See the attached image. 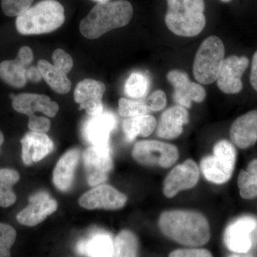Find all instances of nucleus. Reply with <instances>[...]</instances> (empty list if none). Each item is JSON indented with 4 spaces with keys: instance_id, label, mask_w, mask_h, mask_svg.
<instances>
[{
    "instance_id": "27",
    "label": "nucleus",
    "mask_w": 257,
    "mask_h": 257,
    "mask_svg": "<svg viewBox=\"0 0 257 257\" xmlns=\"http://www.w3.org/2000/svg\"><path fill=\"white\" fill-rule=\"evenodd\" d=\"M240 196L244 199L257 197V159L248 164L246 170H241L238 177Z\"/></svg>"
},
{
    "instance_id": "20",
    "label": "nucleus",
    "mask_w": 257,
    "mask_h": 257,
    "mask_svg": "<svg viewBox=\"0 0 257 257\" xmlns=\"http://www.w3.org/2000/svg\"><path fill=\"white\" fill-rule=\"evenodd\" d=\"M231 142L240 149H247L257 141V110L248 111L235 120L230 128Z\"/></svg>"
},
{
    "instance_id": "31",
    "label": "nucleus",
    "mask_w": 257,
    "mask_h": 257,
    "mask_svg": "<svg viewBox=\"0 0 257 257\" xmlns=\"http://www.w3.org/2000/svg\"><path fill=\"white\" fill-rule=\"evenodd\" d=\"M16 238L17 232L14 227L0 223V257H11L10 250Z\"/></svg>"
},
{
    "instance_id": "5",
    "label": "nucleus",
    "mask_w": 257,
    "mask_h": 257,
    "mask_svg": "<svg viewBox=\"0 0 257 257\" xmlns=\"http://www.w3.org/2000/svg\"><path fill=\"white\" fill-rule=\"evenodd\" d=\"M224 44L219 37L211 36L203 41L193 65L194 78L202 84L215 82L224 60Z\"/></svg>"
},
{
    "instance_id": "25",
    "label": "nucleus",
    "mask_w": 257,
    "mask_h": 257,
    "mask_svg": "<svg viewBox=\"0 0 257 257\" xmlns=\"http://www.w3.org/2000/svg\"><path fill=\"white\" fill-rule=\"evenodd\" d=\"M27 68L15 59L0 63V79L14 88H23L26 84Z\"/></svg>"
},
{
    "instance_id": "43",
    "label": "nucleus",
    "mask_w": 257,
    "mask_h": 257,
    "mask_svg": "<svg viewBox=\"0 0 257 257\" xmlns=\"http://www.w3.org/2000/svg\"><path fill=\"white\" fill-rule=\"evenodd\" d=\"M221 1L223 2V3H229L231 0H221Z\"/></svg>"
},
{
    "instance_id": "21",
    "label": "nucleus",
    "mask_w": 257,
    "mask_h": 257,
    "mask_svg": "<svg viewBox=\"0 0 257 257\" xmlns=\"http://www.w3.org/2000/svg\"><path fill=\"white\" fill-rule=\"evenodd\" d=\"M189 122V113L183 106H172L161 116L157 125V135L165 140L179 138L183 132V126Z\"/></svg>"
},
{
    "instance_id": "6",
    "label": "nucleus",
    "mask_w": 257,
    "mask_h": 257,
    "mask_svg": "<svg viewBox=\"0 0 257 257\" xmlns=\"http://www.w3.org/2000/svg\"><path fill=\"white\" fill-rule=\"evenodd\" d=\"M236 151L232 143L221 140L214 147V155L204 157L201 170L209 182L216 184L226 183L234 170Z\"/></svg>"
},
{
    "instance_id": "7",
    "label": "nucleus",
    "mask_w": 257,
    "mask_h": 257,
    "mask_svg": "<svg viewBox=\"0 0 257 257\" xmlns=\"http://www.w3.org/2000/svg\"><path fill=\"white\" fill-rule=\"evenodd\" d=\"M133 157L141 165L169 168L178 160L179 151L177 147L171 144L145 140L135 145Z\"/></svg>"
},
{
    "instance_id": "13",
    "label": "nucleus",
    "mask_w": 257,
    "mask_h": 257,
    "mask_svg": "<svg viewBox=\"0 0 257 257\" xmlns=\"http://www.w3.org/2000/svg\"><path fill=\"white\" fill-rule=\"evenodd\" d=\"M199 178V167L192 160H187L175 167L166 177L163 192L166 197L172 198L181 191L194 187Z\"/></svg>"
},
{
    "instance_id": "37",
    "label": "nucleus",
    "mask_w": 257,
    "mask_h": 257,
    "mask_svg": "<svg viewBox=\"0 0 257 257\" xmlns=\"http://www.w3.org/2000/svg\"><path fill=\"white\" fill-rule=\"evenodd\" d=\"M33 59V52L30 47L27 46L21 47L16 57V60L25 67L32 63Z\"/></svg>"
},
{
    "instance_id": "8",
    "label": "nucleus",
    "mask_w": 257,
    "mask_h": 257,
    "mask_svg": "<svg viewBox=\"0 0 257 257\" xmlns=\"http://www.w3.org/2000/svg\"><path fill=\"white\" fill-rule=\"evenodd\" d=\"M257 220L252 216H240L230 223L224 234L226 247L234 253H247L252 246V233Z\"/></svg>"
},
{
    "instance_id": "38",
    "label": "nucleus",
    "mask_w": 257,
    "mask_h": 257,
    "mask_svg": "<svg viewBox=\"0 0 257 257\" xmlns=\"http://www.w3.org/2000/svg\"><path fill=\"white\" fill-rule=\"evenodd\" d=\"M27 79L32 82H40L42 80V75L38 67H31L27 69Z\"/></svg>"
},
{
    "instance_id": "29",
    "label": "nucleus",
    "mask_w": 257,
    "mask_h": 257,
    "mask_svg": "<svg viewBox=\"0 0 257 257\" xmlns=\"http://www.w3.org/2000/svg\"><path fill=\"white\" fill-rule=\"evenodd\" d=\"M150 85V79L146 74L133 72L125 82L124 93L130 99H144L146 97Z\"/></svg>"
},
{
    "instance_id": "28",
    "label": "nucleus",
    "mask_w": 257,
    "mask_h": 257,
    "mask_svg": "<svg viewBox=\"0 0 257 257\" xmlns=\"http://www.w3.org/2000/svg\"><path fill=\"white\" fill-rule=\"evenodd\" d=\"M138 248L136 235L130 230H122L114 240L113 257H138Z\"/></svg>"
},
{
    "instance_id": "35",
    "label": "nucleus",
    "mask_w": 257,
    "mask_h": 257,
    "mask_svg": "<svg viewBox=\"0 0 257 257\" xmlns=\"http://www.w3.org/2000/svg\"><path fill=\"white\" fill-rule=\"evenodd\" d=\"M50 119L44 116H37L35 114L29 116L28 126L32 132L45 133L50 130Z\"/></svg>"
},
{
    "instance_id": "22",
    "label": "nucleus",
    "mask_w": 257,
    "mask_h": 257,
    "mask_svg": "<svg viewBox=\"0 0 257 257\" xmlns=\"http://www.w3.org/2000/svg\"><path fill=\"white\" fill-rule=\"evenodd\" d=\"M80 158V151L74 148L61 157L53 172V182L62 192H67L73 183L74 173Z\"/></svg>"
},
{
    "instance_id": "34",
    "label": "nucleus",
    "mask_w": 257,
    "mask_h": 257,
    "mask_svg": "<svg viewBox=\"0 0 257 257\" xmlns=\"http://www.w3.org/2000/svg\"><path fill=\"white\" fill-rule=\"evenodd\" d=\"M145 102L150 111L162 110L167 105V96L162 90H157L145 97Z\"/></svg>"
},
{
    "instance_id": "42",
    "label": "nucleus",
    "mask_w": 257,
    "mask_h": 257,
    "mask_svg": "<svg viewBox=\"0 0 257 257\" xmlns=\"http://www.w3.org/2000/svg\"><path fill=\"white\" fill-rule=\"evenodd\" d=\"M93 1L96 2V3H105V2H109V0H93Z\"/></svg>"
},
{
    "instance_id": "39",
    "label": "nucleus",
    "mask_w": 257,
    "mask_h": 257,
    "mask_svg": "<svg viewBox=\"0 0 257 257\" xmlns=\"http://www.w3.org/2000/svg\"><path fill=\"white\" fill-rule=\"evenodd\" d=\"M250 82L253 89L257 92V51L253 56L251 74H250Z\"/></svg>"
},
{
    "instance_id": "40",
    "label": "nucleus",
    "mask_w": 257,
    "mask_h": 257,
    "mask_svg": "<svg viewBox=\"0 0 257 257\" xmlns=\"http://www.w3.org/2000/svg\"><path fill=\"white\" fill-rule=\"evenodd\" d=\"M228 257H253L252 255L247 253H234Z\"/></svg>"
},
{
    "instance_id": "18",
    "label": "nucleus",
    "mask_w": 257,
    "mask_h": 257,
    "mask_svg": "<svg viewBox=\"0 0 257 257\" xmlns=\"http://www.w3.org/2000/svg\"><path fill=\"white\" fill-rule=\"evenodd\" d=\"M22 159L25 165L38 162L50 155L54 143L45 133L30 132L21 140Z\"/></svg>"
},
{
    "instance_id": "16",
    "label": "nucleus",
    "mask_w": 257,
    "mask_h": 257,
    "mask_svg": "<svg viewBox=\"0 0 257 257\" xmlns=\"http://www.w3.org/2000/svg\"><path fill=\"white\" fill-rule=\"evenodd\" d=\"M249 61L247 57L231 55L225 59L218 76L219 89L228 94H238L243 88L241 77L247 69Z\"/></svg>"
},
{
    "instance_id": "4",
    "label": "nucleus",
    "mask_w": 257,
    "mask_h": 257,
    "mask_svg": "<svg viewBox=\"0 0 257 257\" xmlns=\"http://www.w3.org/2000/svg\"><path fill=\"white\" fill-rule=\"evenodd\" d=\"M165 23L171 32L181 37H195L206 25L204 0H167Z\"/></svg>"
},
{
    "instance_id": "24",
    "label": "nucleus",
    "mask_w": 257,
    "mask_h": 257,
    "mask_svg": "<svg viewBox=\"0 0 257 257\" xmlns=\"http://www.w3.org/2000/svg\"><path fill=\"white\" fill-rule=\"evenodd\" d=\"M37 67L40 69L42 78L55 92L60 94L68 93L72 87V83L67 74L56 68L53 64L46 60L39 61Z\"/></svg>"
},
{
    "instance_id": "33",
    "label": "nucleus",
    "mask_w": 257,
    "mask_h": 257,
    "mask_svg": "<svg viewBox=\"0 0 257 257\" xmlns=\"http://www.w3.org/2000/svg\"><path fill=\"white\" fill-rule=\"evenodd\" d=\"M52 60L56 68L65 74H68L73 67L72 57L62 49H57L53 52Z\"/></svg>"
},
{
    "instance_id": "3",
    "label": "nucleus",
    "mask_w": 257,
    "mask_h": 257,
    "mask_svg": "<svg viewBox=\"0 0 257 257\" xmlns=\"http://www.w3.org/2000/svg\"><path fill=\"white\" fill-rule=\"evenodd\" d=\"M64 7L57 0H42L17 17V30L23 35L50 33L64 23Z\"/></svg>"
},
{
    "instance_id": "12",
    "label": "nucleus",
    "mask_w": 257,
    "mask_h": 257,
    "mask_svg": "<svg viewBox=\"0 0 257 257\" xmlns=\"http://www.w3.org/2000/svg\"><path fill=\"white\" fill-rule=\"evenodd\" d=\"M167 77L175 89L174 100L178 105L190 108L193 101L199 103L205 99L204 88L200 84L191 82L185 72L174 69L168 72Z\"/></svg>"
},
{
    "instance_id": "23",
    "label": "nucleus",
    "mask_w": 257,
    "mask_h": 257,
    "mask_svg": "<svg viewBox=\"0 0 257 257\" xmlns=\"http://www.w3.org/2000/svg\"><path fill=\"white\" fill-rule=\"evenodd\" d=\"M157 126V120L150 114L128 117L123 121L122 130L128 141H133L137 137H148Z\"/></svg>"
},
{
    "instance_id": "36",
    "label": "nucleus",
    "mask_w": 257,
    "mask_h": 257,
    "mask_svg": "<svg viewBox=\"0 0 257 257\" xmlns=\"http://www.w3.org/2000/svg\"><path fill=\"white\" fill-rule=\"evenodd\" d=\"M170 257H213L205 248H179L170 253Z\"/></svg>"
},
{
    "instance_id": "2",
    "label": "nucleus",
    "mask_w": 257,
    "mask_h": 257,
    "mask_svg": "<svg viewBox=\"0 0 257 257\" xmlns=\"http://www.w3.org/2000/svg\"><path fill=\"white\" fill-rule=\"evenodd\" d=\"M133 16L131 3L125 0L97 3L79 25L81 34L89 40L126 26Z\"/></svg>"
},
{
    "instance_id": "17",
    "label": "nucleus",
    "mask_w": 257,
    "mask_h": 257,
    "mask_svg": "<svg viewBox=\"0 0 257 257\" xmlns=\"http://www.w3.org/2000/svg\"><path fill=\"white\" fill-rule=\"evenodd\" d=\"M13 107L15 111L28 116L39 111L50 117H54L58 112V104L51 100L45 94L22 93L15 95L13 99Z\"/></svg>"
},
{
    "instance_id": "19",
    "label": "nucleus",
    "mask_w": 257,
    "mask_h": 257,
    "mask_svg": "<svg viewBox=\"0 0 257 257\" xmlns=\"http://www.w3.org/2000/svg\"><path fill=\"white\" fill-rule=\"evenodd\" d=\"M76 251L86 257H113L114 240L109 233L96 230L79 240L76 245Z\"/></svg>"
},
{
    "instance_id": "9",
    "label": "nucleus",
    "mask_w": 257,
    "mask_h": 257,
    "mask_svg": "<svg viewBox=\"0 0 257 257\" xmlns=\"http://www.w3.org/2000/svg\"><path fill=\"white\" fill-rule=\"evenodd\" d=\"M83 162L88 184L94 187L104 183L113 168L110 147H89L83 154Z\"/></svg>"
},
{
    "instance_id": "10",
    "label": "nucleus",
    "mask_w": 257,
    "mask_h": 257,
    "mask_svg": "<svg viewBox=\"0 0 257 257\" xmlns=\"http://www.w3.org/2000/svg\"><path fill=\"white\" fill-rule=\"evenodd\" d=\"M116 126V116L110 111L91 116L83 125V138L91 146L109 148V137Z\"/></svg>"
},
{
    "instance_id": "15",
    "label": "nucleus",
    "mask_w": 257,
    "mask_h": 257,
    "mask_svg": "<svg viewBox=\"0 0 257 257\" xmlns=\"http://www.w3.org/2000/svg\"><path fill=\"white\" fill-rule=\"evenodd\" d=\"M30 204L20 211L17 220L20 224L35 226L40 224L57 209V202L46 192H39L29 198Z\"/></svg>"
},
{
    "instance_id": "30",
    "label": "nucleus",
    "mask_w": 257,
    "mask_h": 257,
    "mask_svg": "<svg viewBox=\"0 0 257 257\" xmlns=\"http://www.w3.org/2000/svg\"><path fill=\"white\" fill-rule=\"evenodd\" d=\"M119 114L124 117H133L150 114L151 111L147 107L145 98L140 99L121 98L119 100Z\"/></svg>"
},
{
    "instance_id": "11",
    "label": "nucleus",
    "mask_w": 257,
    "mask_h": 257,
    "mask_svg": "<svg viewBox=\"0 0 257 257\" xmlns=\"http://www.w3.org/2000/svg\"><path fill=\"white\" fill-rule=\"evenodd\" d=\"M127 198L111 186H98L83 194L79 200L81 207L87 209H121L126 204Z\"/></svg>"
},
{
    "instance_id": "26",
    "label": "nucleus",
    "mask_w": 257,
    "mask_h": 257,
    "mask_svg": "<svg viewBox=\"0 0 257 257\" xmlns=\"http://www.w3.org/2000/svg\"><path fill=\"white\" fill-rule=\"evenodd\" d=\"M20 180V175L12 169H0V207H9L17 200L13 187Z\"/></svg>"
},
{
    "instance_id": "14",
    "label": "nucleus",
    "mask_w": 257,
    "mask_h": 257,
    "mask_svg": "<svg viewBox=\"0 0 257 257\" xmlns=\"http://www.w3.org/2000/svg\"><path fill=\"white\" fill-rule=\"evenodd\" d=\"M106 87L102 82L92 79H83L74 89V100L79 109H84L89 116H96L104 112L102 98Z\"/></svg>"
},
{
    "instance_id": "1",
    "label": "nucleus",
    "mask_w": 257,
    "mask_h": 257,
    "mask_svg": "<svg viewBox=\"0 0 257 257\" xmlns=\"http://www.w3.org/2000/svg\"><path fill=\"white\" fill-rule=\"evenodd\" d=\"M159 226L167 237L185 246H203L210 239L207 218L196 211H165L161 214Z\"/></svg>"
},
{
    "instance_id": "41",
    "label": "nucleus",
    "mask_w": 257,
    "mask_h": 257,
    "mask_svg": "<svg viewBox=\"0 0 257 257\" xmlns=\"http://www.w3.org/2000/svg\"><path fill=\"white\" fill-rule=\"evenodd\" d=\"M4 135H3V133H2L1 131H0V147H1L2 145H3V143H4Z\"/></svg>"
},
{
    "instance_id": "32",
    "label": "nucleus",
    "mask_w": 257,
    "mask_h": 257,
    "mask_svg": "<svg viewBox=\"0 0 257 257\" xmlns=\"http://www.w3.org/2000/svg\"><path fill=\"white\" fill-rule=\"evenodd\" d=\"M34 0H2V9L8 17H18L31 7Z\"/></svg>"
}]
</instances>
